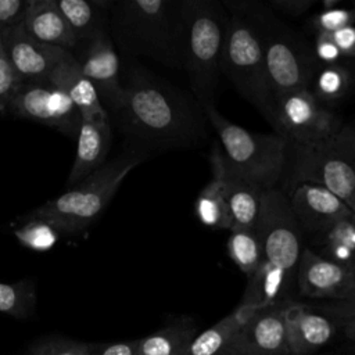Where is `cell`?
Segmentation results:
<instances>
[{
  "label": "cell",
  "instance_id": "d4e9b609",
  "mask_svg": "<svg viewBox=\"0 0 355 355\" xmlns=\"http://www.w3.org/2000/svg\"><path fill=\"white\" fill-rule=\"evenodd\" d=\"M254 309L257 308L239 305L232 313L197 334L190 345L189 355H225Z\"/></svg>",
  "mask_w": 355,
  "mask_h": 355
},
{
  "label": "cell",
  "instance_id": "4fadbf2b",
  "mask_svg": "<svg viewBox=\"0 0 355 355\" xmlns=\"http://www.w3.org/2000/svg\"><path fill=\"white\" fill-rule=\"evenodd\" d=\"M284 306L286 302L254 309L225 355H291Z\"/></svg>",
  "mask_w": 355,
  "mask_h": 355
},
{
  "label": "cell",
  "instance_id": "6da1fadb",
  "mask_svg": "<svg viewBox=\"0 0 355 355\" xmlns=\"http://www.w3.org/2000/svg\"><path fill=\"white\" fill-rule=\"evenodd\" d=\"M122 86L112 112L137 150L189 148L207 137L208 121L200 104L143 65L130 62Z\"/></svg>",
  "mask_w": 355,
  "mask_h": 355
},
{
  "label": "cell",
  "instance_id": "5bb4252c",
  "mask_svg": "<svg viewBox=\"0 0 355 355\" xmlns=\"http://www.w3.org/2000/svg\"><path fill=\"white\" fill-rule=\"evenodd\" d=\"M85 43L83 50L78 55L73 54L79 69L94 86L103 105H108L114 111L123 93L121 62L115 44L108 31Z\"/></svg>",
  "mask_w": 355,
  "mask_h": 355
},
{
  "label": "cell",
  "instance_id": "1f68e13d",
  "mask_svg": "<svg viewBox=\"0 0 355 355\" xmlns=\"http://www.w3.org/2000/svg\"><path fill=\"white\" fill-rule=\"evenodd\" d=\"M93 344L62 336L43 337L26 355H92Z\"/></svg>",
  "mask_w": 355,
  "mask_h": 355
},
{
  "label": "cell",
  "instance_id": "484cf974",
  "mask_svg": "<svg viewBox=\"0 0 355 355\" xmlns=\"http://www.w3.org/2000/svg\"><path fill=\"white\" fill-rule=\"evenodd\" d=\"M320 257L343 266H349L355 258V214L336 222L313 239Z\"/></svg>",
  "mask_w": 355,
  "mask_h": 355
},
{
  "label": "cell",
  "instance_id": "2e32d148",
  "mask_svg": "<svg viewBox=\"0 0 355 355\" xmlns=\"http://www.w3.org/2000/svg\"><path fill=\"white\" fill-rule=\"evenodd\" d=\"M284 194L302 233L313 239L336 222L355 214L333 193L313 183H300Z\"/></svg>",
  "mask_w": 355,
  "mask_h": 355
},
{
  "label": "cell",
  "instance_id": "74e56055",
  "mask_svg": "<svg viewBox=\"0 0 355 355\" xmlns=\"http://www.w3.org/2000/svg\"><path fill=\"white\" fill-rule=\"evenodd\" d=\"M92 355H139L137 340L93 344Z\"/></svg>",
  "mask_w": 355,
  "mask_h": 355
},
{
  "label": "cell",
  "instance_id": "60d3db41",
  "mask_svg": "<svg viewBox=\"0 0 355 355\" xmlns=\"http://www.w3.org/2000/svg\"><path fill=\"white\" fill-rule=\"evenodd\" d=\"M337 326H340V327L343 329V333H344V336H345V338H347L348 341L355 343V320L337 323Z\"/></svg>",
  "mask_w": 355,
  "mask_h": 355
},
{
  "label": "cell",
  "instance_id": "b9f144b4",
  "mask_svg": "<svg viewBox=\"0 0 355 355\" xmlns=\"http://www.w3.org/2000/svg\"><path fill=\"white\" fill-rule=\"evenodd\" d=\"M348 269L351 270V273H352V275H354V277H355V258H354V261L349 263Z\"/></svg>",
  "mask_w": 355,
  "mask_h": 355
},
{
  "label": "cell",
  "instance_id": "8992f818",
  "mask_svg": "<svg viewBox=\"0 0 355 355\" xmlns=\"http://www.w3.org/2000/svg\"><path fill=\"white\" fill-rule=\"evenodd\" d=\"M202 111L218 136L229 168L263 190L275 189L287 166L288 140L275 132H251L225 118L216 105L204 107Z\"/></svg>",
  "mask_w": 355,
  "mask_h": 355
},
{
  "label": "cell",
  "instance_id": "836d02e7",
  "mask_svg": "<svg viewBox=\"0 0 355 355\" xmlns=\"http://www.w3.org/2000/svg\"><path fill=\"white\" fill-rule=\"evenodd\" d=\"M28 0H0V32L24 26Z\"/></svg>",
  "mask_w": 355,
  "mask_h": 355
},
{
  "label": "cell",
  "instance_id": "e575fe53",
  "mask_svg": "<svg viewBox=\"0 0 355 355\" xmlns=\"http://www.w3.org/2000/svg\"><path fill=\"white\" fill-rule=\"evenodd\" d=\"M313 55L319 65H331L347 61L337 44L334 43L331 35H316L312 42Z\"/></svg>",
  "mask_w": 355,
  "mask_h": 355
},
{
  "label": "cell",
  "instance_id": "9c48e42d",
  "mask_svg": "<svg viewBox=\"0 0 355 355\" xmlns=\"http://www.w3.org/2000/svg\"><path fill=\"white\" fill-rule=\"evenodd\" d=\"M255 230L262 247V262L297 276L305 248L304 233L283 190L275 187L263 191Z\"/></svg>",
  "mask_w": 355,
  "mask_h": 355
},
{
  "label": "cell",
  "instance_id": "ac0fdd59",
  "mask_svg": "<svg viewBox=\"0 0 355 355\" xmlns=\"http://www.w3.org/2000/svg\"><path fill=\"white\" fill-rule=\"evenodd\" d=\"M284 319L291 355H312L336 334L337 323L331 318L293 300L286 302Z\"/></svg>",
  "mask_w": 355,
  "mask_h": 355
},
{
  "label": "cell",
  "instance_id": "d590c367",
  "mask_svg": "<svg viewBox=\"0 0 355 355\" xmlns=\"http://www.w3.org/2000/svg\"><path fill=\"white\" fill-rule=\"evenodd\" d=\"M315 309L331 318L336 323L355 320V291L344 298L337 301H326L319 305H312Z\"/></svg>",
  "mask_w": 355,
  "mask_h": 355
},
{
  "label": "cell",
  "instance_id": "7bdbcfd3",
  "mask_svg": "<svg viewBox=\"0 0 355 355\" xmlns=\"http://www.w3.org/2000/svg\"><path fill=\"white\" fill-rule=\"evenodd\" d=\"M351 8H352V11H354V12H355V1H354V3H352V6H351Z\"/></svg>",
  "mask_w": 355,
  "mask_h": 355
},
{
  "label": "cell",
  "instance_id": "83f0119b",
  "mask_svg": "<svg viewBox=\"0 0 355 355\" xmlns=\"http://www.w3.org/2000/svg\"><path fill=\"white\" fill-rule=\"evenodd\" d=\"M229 233L226 241L227 255L248 279L263 259L258 233L255 229L247 227H233Z\"/></svg>",
  "mask_w": 355,
  "mask_h": 355
},
{
  "label": "cell",
  "instance_id": "d6986e66",
  "mask_svg": "<svg viewBox=\"0 0 355 355\" xmlns=\"http://www.w3.org/2000/svg\"><path fill=\"white\" fill-rule=\"evenodd\" d=\"M111 140L112 130L110 119L82 118L75 161L68 175V186H76L105 164Z\"/></svg>",
  "mask_w": 355,
  "mask_h": 355
},
{
  "label": "cell",
  "instance_id": "ffe728a7",
  "mask_svg": "<svg viewBox=\"0 0 355 355\" xmlns=\"http://www.w3.org/2000/svg\"><path fill=\"white\" fill-rule=\"evenodd\" d=\"M24 28L43 44L55 46L71 53L78 46L76 37L54 0H28Z\"/></svg>",
  "mask_w": 355,
  "mask_h": 355
},
{
  "label": "cell",
  "instance_id": "5b68a950",
  "mask_svg": "<svg viewBox=\"0 0 355 355\" xmlns=\"http://www.w3.org/2000/svg\"><path fill=\"white\" fill-rule=\"evenodd\" d=\"M144 157L146 153L137 148L118 155L75 187L21 216L19 222L39 219L54 226L61 234H73L85 230L98 219L123 179Z\"/></svg>",
  "mask_w": 355,
  "mask_h": 355
},
{
  "label": "cell",
  "instance_id": "ab89813d",
  "mask_svg": "<svg viewBox=\"0 0 355 355\" xmlns=\"http://www.w3.org/2000/svg\"><path fill=\"white\" fill-rule=\"evenodd\" d=\"M331 146L355 159V126L345 125L331 141Z\"/></svg>",
  "mask_w": 355,
  "mask_h": 355
},
{
  "label": "cell",
  "instance_id": "30bf717a",
  "mask_svg": "<svg viewBox=\"0 0 355 355\" xmlns=\"http://www.w3.org/2000/svg\"><path fill=\"white\" fill-rule=\"evenodd\" d=\"M276 133L288 143L315 146L331 143L344 126L308 89L287 93L276 100Z\"/></svg>",
  "mask_w": 355,
  "mask_h": 355
},
{
  "label": "cell",
  "instance_id": "7402d4cb",
  "mask_svg": "<svg viewBox=\"0 0 355 355\" xmlns=\"http://www.w3.org/2000/svg\"><path fill=\"white\" fill-rule=\"evenodd\" d=\"M69 25L78 44L108 31V12L112 0H54Z\"/></svg>",
  "mask_w": 355,
  "mask_h": 355
},
{
  "label": "cell",
  "instance_id": "ba28073f",
  "mask_svg": "<svg viewBox=\"0 0 355 355\" xmlns=\"http://www.w3.org/2000/svg\"><path fill=\"white\" fill-rule=\"evenodd\" d=\"M283 178L284 193L300 183L324 187L355 212V159L331 143L301 146L288 143V158Z\"/></svg>",
  "mask_w": 355,
  "mask_h": 355
},
{
  "label": "cell",
  "instance_id": "7a4b0ae2",
  "mask_svg": "<svg viewBox=\"0 0 355 355\" xmlns=\"http://www.w3.org/2000/svg\"><path fill=\"white\" fill-rule=\"evenodd\" d=\"M229 11L219 0H179V60L194 100L216 105Z\"/></svg>",
  "mask_w": 355,
  "mask_h": 355
},
{
  "label": "cell",
  "instance_id": "3957f363",
  "mask_svg": "<svg viewBox=\"0 0 355 355\" xmlns=\"http://www.w3.org/2000/svg\"><path fill=\"white\" fill-rule=\"evenodd\" d=\"M229 11L244 17L254 28L276 100L287 93L309 89L318 67L312 43L295 32L261 0H223Z\"/></svg>",
  "mask_w": 355,
  "mask_h": 355
},
{
  "label": "cell",
  "instance_id": "44dd1931",
  "mask_svg": "<svg viewBox=\"0 0 355 355\" xmlns=\"http://www.w3.org/2000/svg\"><path fill=\"white\" fill-rule=\"evenodd\" d=\"M47 83L64 90L80 112L82 118L110 119L94 86L80 72L73 53L54 69Z\"/></svg>",
  "mask_w": 355,
  "mask_h": 355
},
{
  "label": "cell",
  "instance_id": "4316f807",
  "mask_svg": "<svg viewBox=\"0 0 355 355\" xmlns=\"http://www.w3.org/2000/svg\"><path fill=\"white\" fill-rule=\"evenodd\" d=\"M194 215L205 226L219 230H232L233 220L220 183L212 178L198 193L194 201Z\"/></svg>",
  "mask_w": 355,
  "mask_h": 355
},
{
  "label": "cell",
  "instance_id": "9a60e30c",
  "mask_svg": "<svg viewBox=\"0 0 355 355\" xmlns=\"http://www.w3.org/2000/svg\"><path fill=\"white\" fill-rule=\"evenodd\" d=\"M297 290L302 297L313 300H344L355 291V277L347 266L305 247L297 269Z\"/></svg>",
  "mask_w": 355,
  "mask_h": 355
},
{
  "label": "cell",
  "instance_id": "f546056e",
  "mask_svg": "<svg viewBox=\"0 0 355 355\" xmlns=\"http://www.w3.org/2000/svg\"><path fill=\"white\" fill-rule=\"evenodd\" d=\"M60 234L54 226L39 219L21 222V226L14 232V236L24 247L35 251L50 250L58 241Z\"/></svg>",
  "mask_w": 355,
  "mask_h": 355
},
{
  "label": "cell",
  "instance_id": "8d00e7d4",
  "mask_svg": "<svg viewBox=\"0 0 355 355\" xmlns=\"http://www.w3.org/2000/svg\"><path fill=\"white\" fill-rule=\"evenodd\" d=\"M266 6L279 17H301L316 6V0H268Z\"/></svg>",
  "mask_w": 355,
  "mask_h": 355
},
{
  "label": "cell",
  "instance_id": "52a82bcc",
  "mask_svg": "<svg viewBox=\"0 0 355 355\" xmlns=\"http://www.w3.org/2000/svg\"><path fill=\"white\" fill-rule=\"evenodd\" d=\"M220 72L227 76L240 96L272 125L276 133V97L259 39L251 24L234 11H229Z\"/></svg>",
  "mask_w": 355,
  "mask_h": 355
},
{
  "label": "cell",
  "instance_id": "ee69618b",
  "mask_svg": "<svg viewBox=\"0 0 355 355\" xmlns=\"http://www.w3.org/2000/svg\"><path fill=\"white\" fill-rule=\"evenodd\" d=\"M354 126H355V123H354Z\"/></svg>",
  "mask_w": 355,
  "mask_h": 355
},
{
  "label": "cell",
  "instance_id": "f1b7e54d",
  "mask_svg": "<svg viewBox=\"0 0 355 355\" xmlns=\"http://www.w3.org/2000/svg\"><path fill=\"white\" fill-rule=\"evenodd\" d=\"M36 288L31 279L15 283H0V312L25 319L35 312Z\"/></svg>",
  "mask_w": 355,
  "mask_h": 355
},
{
  "label": "cell",
  "instance_id": "7c38bea8",
  "mask_svg": "<svg viewBox=\"0 0 355 355\" xmlns=\"http://www.w3.org/2000/svg\"><path fill=\"white\" fill-rule=\"evenodd\" d=\"M1 44L18 83H47L72 53L33 39L24 26L0 32Z\"/></svg>",
  "mask_w": 355,
  "mask_h": 355
},
{
  "label": "cell",
  "instance_id": "8fae6325",
  "mask_svg": "<svg viewBox=\"0 0 355 355\" xmlns=\"http://www.w3.org/2000/svg\"><path fill=\"white\" fill-rule=\"evenodd\" d=\"M7 114L50 126L71 137H78L82 121L68 94L50 83H18Z\"/></svg>",
  "mask_w": 355,
  "mask_h": 355
},
{
  "label": "cell",
  "instance_id": "603a6c76",
  "mask_svg": "<svg viewBox=\"0 0 355 355\" xmlns=\"http://www.w3.org/2000/svg\"><path fill=\"white\" fill-rule=\"evenodd\" d=\"M308 90L329 110L340 105L355 92V62L318 64Z\"/></svg>",
  "mask_w": 355,
  "mask_h": 355
},
{
  "label": "cell",
  "instance_id": "d6a6232c",
  "mask_svg": "<svg viewBox=\"0 0 355 355\" xmlns=\"http://www.w3.org/2000/svg\"><path fill=\"white\" fill-rule=\"evenodd\" d=\"M18 85L17 76L7 60L0 39V115L7 114L8 103Z\"/></svg>",
  "mask_w": 355,
  "mask_h": 355
},
{
  "label": "cell",
  "instance_id": "4dcf8cb0",
  "mask_svg": "<svg viewBox=\"0 0 355 355\" xmlns=\"http://www.w3.org/2000/svg\"><path fill=\"white\" fill-rule=\"evenodd\" d=\"M355 25V12L352 8L336 7L330 10H320L306 21V31L316 35H333L341 29Z\"/></svg>",
  "mask_w": 355,
  "mask_h": 355
},
{
  "label": "cell",
  "instance_id": "e0dca14e",
  "mask_svg": "<svg viewBox=\"0 0 355 355\" xmlns=\"http://www.w3.org/2000/svg\"><path fill=\"white\" fill-rule=\"evenodd\" d=\"M209 162L212 178L222 186L233 227L255 229L265 190L233 172L226 164L218 143H214L211 148Z\"/></svg>",
  "mask_w": 355,
  "mask_h": 355
},
{
  "label": "cell",
  "instance_id": "cb8c5ba5",
  "mask_svg": "<svg viewBox=\"0 0 355 355\" xmlns=\"http://www.w3.org/2000/svg\"><path fill=\"white\" fill-rule=\"evenodd\" d=\"M197 334V324L189 318H180L143 338H137V352L139 355H189Z\"/></svg>",
  "mask_w": 355,
  "mask_h": 355
},
{
  "label": "cell",
  "instance_id": "f35d334b",
  "mask_svg": "<svg viewBox=\"0 0 355 355\" xmlns=\"http://www.w3.org/2000/svg\"><path fill=\"white\" fill-rule=\"evenodd\" d=\"M331 37L340 49L343 57L348 61L355 62V25L333 33Z\"/></svg>",
  "mask_w": 355,
  "mask_h": 355
},
{
  "label": "cell",
  "instance_id": "277c9868",
  "mask_svg": "<svg viewBox=\"0 0 355 355\" xmlns=\"http://www.w3.org/2000/svg\"><path fill=\"white\" fill-rule=\"evenodd\" d=\"M108 33L129 55L180 68L179 0H112Z\"/></svg>",
  "mask_w": 355,
  "mask_h": 355
}]
</instances>
